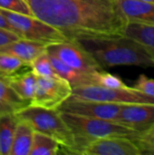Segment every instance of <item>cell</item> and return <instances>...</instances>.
Returning a JSON list of instances; mask_svg holds the SVG:
<instances>
[{"label":"cell","mask_w":154,"mask_h":155,"mask_svg":"<svg viewBox=\"0 0 154 155\" xmlns=\"http://www.w3.org/2000/svg\"><path fill=\"white\" fill-rule=\"evenodd\" d=\"M30 68L34 72L37 76L47 77V78H57L59 77L55 72L53 64L51 62L50 56L47 52L42 54L38 56L31 64Z\"/></svg>","instance_id":"cell-21"},{"label":"cell","mask_w":154,"mask_h":155,"mask_svg":"<svg viewBox=\"0 0 154 155\" xmlns=\"http://www.w3.org/2000/svg\"><path fill=\"white\" fill-rule=\"evenodd\" d=\"M63 119L73 133L75 146L73 154H83L85 147L92 142L113 136L132 137L135 131L113 121L62 113Z\"/></svg>","instance_id":"cell-3"},{"label":"cell","mask_w":154,"mask_h":155,"mask_svg":"<svg viewBox=\"0 0 154 155\" xmlns=\"http://www.w3.org/2000/svg\"><path fill=\"white\" fill-rule=\"evenodd\" d=\"M143 1H148V2H152V3H154V0H143Z\"/></svg>","instance_id":"cell-29"},{"label":"cell","mask_w":154,"mask_h":155,"mask_svg":"<svg viewBox=\"0 0 154 155\" xmlns=\"http://www.w3.org/2000/svg\"><path fill=\"white\" fill-rule=\"evenodd\" d=\"M82 155H142V153L130 137L113 136L90 143Z\"/></svg>","instance_id":"cell-10"},{"label":"cell","mask_w":154,"mask_h":155,"mask_svg":"<svg viewBox=\"0 0 154 155\" xmlns=\"http://www.w3.org/2000/svg\"><path fill=\"white\" fill-rule=\"evenodd\" d=\"M117 8L128 23L154 25V3L143 0H115Z\"/></svg>","instance_id":"cell-12"},{"label":"cell","mask_w":154,"mask_h":155,"mask_svg":"<svg viewBox=\"0 0 154 155\" xmlns=\"http://www.w3.org/2000/svg\"><path fill=\"white\" fill-rule=\"evenodd\" d=\"M73 94L72 85L65 80L37 76L36 88L31 104L47 109H57Z\"/></svg>","instance_id":"cell-8"},{"label":"cell","mask_w":154,"mask_h":155,"mask_svg":"<svg viewBox=\"0 0 154 155\" xmlns=\"http://www.w3.org/2000/svg\"><path fill=\"white\" fill-rule=\"evenodd\" d=\"M19 118L16 114L0 115V155H10Z\"/></svg>","instance_id":"cell-19"},{"label":"cell","mask_w":154,"mask_h":155,"mask_svg":"<svg viewBox=\"0 0 154 155\" xmlns=\"http://www.w3.org/2000/svg\"><path fill=\"white\" fill-rule=\"evenodd\" d=\"M103 68L118 65L154 67L153 59L144 47L125 35L77 40Z\"/></svg>","instance_id":"cell-2"},{"label":"cell","mask_w":154,"mask_h":155,"mask_svg":"<svg viewBox=\"0 0 154 155\" xmlns=\"http://www.w3.org/2000/svg\"><path fill=\"white\" fill-rule=\"evenodd\" d=\"M123 35L140 43L154 61V25L128 23Z\"/></svg>","instance_id":"cell-18"},{"label":"cell","mask_w":154,"mask_h":155,"mask_svg":"<svg viewBox=\"0 0 154 155\" xmlns=\"http://www.w3.org/2000/svg\"><path fill=\"white\" fill-rule=\"evenodd\" d=\"M34 16L69 40L123 35L127 25L115 0H25Z\"/></svg>","instance_id":"cell-1"},{"label":"cell","mask_w":154,"mask_h":155,"mask_svg":"<svg viewBox=\"0 0 154 155\" xmlns=\"http://www.w3.org/2000/svg\"><path fill=\"white\" fill-rule=\"evenodd\" d=\"M20 38L21 37L14 31H11L4 27H0V47L6 45L14 41H16Z\"/></svg>","instance_id":"cell-27"},{"label":"cell","mask_w":154,"mask_h":155,"mask_svg":"<svg viewBox=\"0 0 154 155\" xmlns=\"http://www.w3.org/2000/svg\"><path fill=\"white\" fill-rule=\"evenodd\" d=\"M30 104L31 102L23 99L0 74V115L17 114Z\"/></svg>","instance_id":"cell-15"},{"label":"cell","mask_w":154,"mask_h":155,"mask_svg":"<svg viewBox=\"0 0 154 155\" xmlns=\"http://www.w3.org/2000/svg\"><path fill=\"white\" fill-rule=\"evenodd\" d=\"M96 85L103 86L106 88H121L125 86L123 80L114 74L105 72L104 70L98 71L96 73Z\"/></svg>","instance_id":"cell-24"},{"label":"cell","mask_w":154,"mask_h":155,"mask_svg":"<svg viewBox=\"0 0 154 155\" xmlns=\"http://www.w3.org/2000/svg\"><path fill=\"white\" fill-rule=\"evenodd\" d=\"M123 105V104H120L76 99L70 96L57 108V110L62 113H69L118 123Z\"/></svg>","instance_id":"cell-9"},{"label":"cell","mask_w":154,"mask_h":155,"mask_svg":"<svg viewBox=\"0 0 154 155\" xmlns=\"http://www.w3.org/2000/svg\"><path fill=\"white\" fill-rule=\"evenodd\" d=\"M133 87L148 95L154 97V79L147 77L145 74H141L139 76Z\"/></svg>","instance_id":"cell-26"},{"label":"cell","mask_w":154,"mask_h":155,"mask_svg":"<svg viewBox=\"0 0 154 155\" xmlns=\"http://www.w3.org/2000/svg\"><path fill=\"white\" fill-rule=\"evenodd\" d=\"M131 139L136 143L142 155H154V124L143 132L136 133Z\"/></svg>","instance_id":"cell-22"},{"label":"cell","mask_w":154,"mask_h":155,"mask_svg":"<svg viewBox=\"0 0 154 155\" xmlns=\"http://www.w3.org/2000/svg\"><path fill=\"white\" fill-rule=\"evenodd\" d=\"M61 143L54 138L34 131L30 155H56L61 153Z\"/></svg>","instance_id":"cell-20"},{"label":"cell","mask_w":154,"mask_h":155,"mask_svg":"<svg viewBox=\"0 0 154 155\" xmlns=\"http://www.w3.org/2000/svg\"><path fill=\"white\" fill-rule=\"evenodd\" d=\"M118 123L136 133L149 129L154 124V104H123Z\"/></svg>","instance_id":"cell-11"},{"label":"cell","mask_w":154,"mask_h":155,"mask_svg":"<svg viewBox=\"0 0 154 155\" xmlns=\"http://www.w3.org/2000/svg\"><path fill=\"white\" fill-rule=\"evenodd\" d=\"M24 66L29 65L15 55L0 52V74H12L18 72Z\"/></svg>","instance_id":"cell-23"},{"label":"cell","mask_w":154,"mask_h":155,"mask_svg":"<svg viewBox=\"0 0 154 155\" xmlns=\"http://www.w3.org/2000/svg\"><path fill=\"white\" fill-rule=\"evenodd\" d=\"M48 54V53H47ZM53 66L57 73L58 76L65 81H67L73 88L85 86V85H96V73H85L73 68L64 62H62L57 57L49 54Z\"/></svg>","instance_id":"cell-14"},{"label":"cell","mask_w":154,"mask_h":155,"mask_svg":"<svg viewBox=\"0 0 154 155\" xmlns=\"http://www.w3.org/2000/svg\"><path fill=\"white\" fill-rule=\"evenodd\" d=\"M5 79L7 80L9 85L25 100L30 101L34 95L36 83H37V75L30 68L28 71L21 73V74H4Z\"/></svg>","instance_id":"cell-16"},{"label":"cell","mask_w":154,"mask_h":155,"mask_svg":"<svg viewBox=\"0 0 154 155\" xmlns=\"http://www.w3.org/2000/svg\"><path fill=\"white\" fill-rule=\"evenodd\" d=\"M8 21L12 31L21 38L39 41L47 45L69 40L59 30L44 22L34 15L17 14L0 9Z\"/></svg>","instance_id":"cell-5"},{"label":"cell","mask_w":154,"mask_h":155,"mask_svg":"<svg viewBox=\"0 0 154 155\" xmlns=\"http://www.w3.org/2000/svg\"><path fill=\"white\" fill-rule=\"evenodd\" d=\"M46 52L57 57L67 65L82 72L94 73L103 70L77 40H66L49 44L46 47Z\"/></svg>","instance_id":"cell-7"},{"label":"cell","mask_w":154,"mask_h":155,"mask_svg":"<svg viewBox=\"0 0 154 155\" xmlns=\"http://www.w3.org/2000/svg\"><path fill=\"white\" fill-rule=\"evenodd\" d=\"M47 45L43 42L20 38L0 47V52L15 55L30 66L38 56L46 52Z\"/></svg>","instance_id":"cell-13"},{"label":"cell","mask_w":154,"mask_h":155,"mask_svg":"<svg viewBox=\"0 0 154 155\" xmlns=\"http://www.w3.org/2000/svg\"><path fill=\"white\" fill-rule=\"evenodd\" d=\"M34 130L25 120L19 119L16 125L10 155H30L33 146Z\"/></svg>","instance_id":"cell-17"},{"label":"cell","mask_w":154,"mask_h":155,"mask_svg":"<svg viewBox=\"0 0 154 155\" xmlns=\"http://www.w3.org/2000/svg\"><path fill=\"white\" fill-rule=\"evenodd\" d=\"M16 114L19 119L29 123L35 132L56 139L63 146L64 153L73 154L75 146L73 133L57 109H47L30 104Z\"/></svg>","instance_id":"cell-4"},{"label":"cell","mask_w":154,"mask_h":155,"mask_svg":"<svg viewBox=\"0 0 154 155\" xmlns=\"http://www.w3.org/2000/svg\"><path fill=\"white\" fill-rule=\"evenodd\" d=\"M71 97L82 100L106 102L120 104H154V97L148 95L135 87L106 88L100 85H85L73 88Z\"/></svg>","instance_id":"cell-6"},{"label":"cell","mask_w":154,"mask_h":155,"mask_svg":"<svg viewBox=\"0 0 154 155\" xmlns=\"http://www.w3.org/2000/svg\"><path fill=\"white\" fill-rule=\"evenodd\" d=\"M0 9L17 14L34 15L25 0H0Z\"/></svg>","instance_id":"cell-25"},{"label":"cell","mask_w":154,"mask_h":155,"mask_svg":"<svg viewBox=\"0 0 154 155\" xmlns=\"http://www.w3.org/2000/svg\"><path fill=\"white\" fill-rule=\"evenodd\" d=\"M0 27H4V28H6V29H9L12 31L11 29V26L8 23V21L6 20V18L3 15V14L0 12Z\"/></svg>","instance_id":"cell-28"}]
</instances>
